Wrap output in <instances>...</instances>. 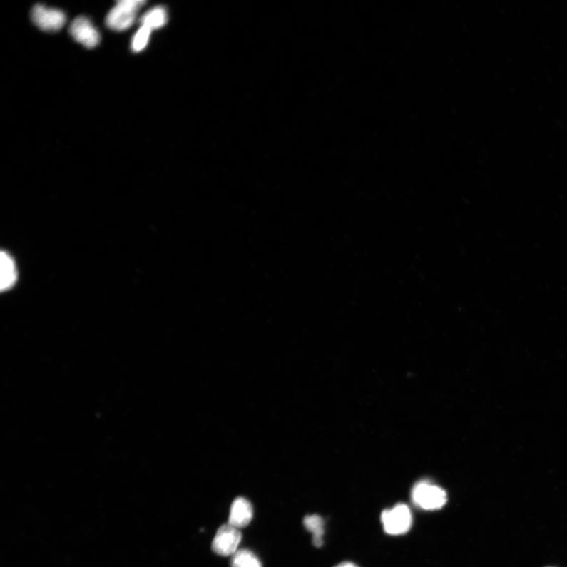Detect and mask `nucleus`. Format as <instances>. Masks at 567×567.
I'll return each instance as SVG.
<instances>
[{"label":"nucleus","instance_id":"1","mask_svg":"<svg viewBox=\"0 0 567 567\" xmlns=\"http://www.w3.org/2000/svg\"><path fill=\"white\" fill-rule=\"evenodd\" d=\"M146 4L143 0H121L106 18V24L117 32L130 29L137 19L138 12Z\"/></svg>","mask_w":567,"mask_h":567},{"label":"nucleus","instance_id":"2","mask_svg":"<svg viewBox=\"0 0 567 567\" xmlns=\"http://www.w3.org/2000/svg\"><path fill=\"white\" fill-rule=\"evenodd\" d=\"M412 500L422 509L434 511L443 508L448 501V496L442 488L422 481L412 489Z\"/></svg>","mask_w":567,"mask_h":567},{"label":"nucleus","instance_id":"3","mask_svg":"<svg viewBox=\"0 0 567 567\" xmlns=\"http://www.w3.org/2000/svg\"><path fill=\"white\" fill-rule=\"evenodd\" d=\"M384 531L390 535H402L409 531L412 525V512L406 504H399L384 510L381 516Z\"/></svg>","mask_w":567,"mask_h":567},{"label":"nucleus","instance_id":"4","mask_svg":"<svg viewBox=\"0 0 567 567\" xmlns=\"http://www.w3.org/2000/svg\"><path fill=\"white\" fill-rule=\"evenodd\" d=\"M34 24L44 32L59 31L66 24V16L64 12L55 9H48L41 4L36 5L31 12Z\"/></svg>","mask_w":567,"mask_h":567},{"label":"nucleus","instance_id":"5","mask_svg":"<svg viewBox=\"0 0 567 567\" xmlns=\"http://www.w3.org/2000/svg\"><path fill=\"white\" fill-rule=\"evenodd\" d=\"M241 539L240 529L227 523L218 529L213 542V550L219 556H233L239 550Z\"/></svg>","mask_w":567,"mask_h":567},{"label":"nucleus","instance_id":"6","mask_svg":"<svg viewBox=\"0 0 567 567\" xmlns=\"http://www.w3.org/2000/svg\"><path fill=\"white\" fill-rule=\"evenodd\" d=\"M70 34L76 41L86 48L93 49L101 42V34L92 22L84 16L75 19L70 27Z\"/></svg>","mask_w":567,"mask_h":567},{"label":"nucleus","instance_id":"7","mask_svg":"<svg viewBox=\"0 0 567 567\" xmlns=\"http://www.w3.org/2000/svg\"><path fill=\"white\" fill-rule=\"evenodd\" d=\"M253 518V508L247 499L238 497L232 504L229 524L239 529L250 524Z\"/></svg>","mask_w":567,"mask_h":567},{"label":"nucleus","instance_id":"8","mask_svg":"<svg viewBox=\"0 0 567 567\" xmlns=\"http://www.w3.org/2000/svg\"><path fill=\"white\" fill-rule=\"evenodd\" d=\"M0 268H1V290L6 291L12 288L13 285L17 281V268L16 265L12 257L6 252H1V259H0Z\"/></svg>","mask_w":567,"mask_h":567},{"label":"nucleus","instance_id":"9","mask_svg":"<svg viewBox=\"0 0 567 567\" xmlns=\"http://www.w3.org/2000/svg\"><path fill=\"white\" fill-rule=\"evenodd\" d=\"M168 21V14L163 6H155L149 10L141 18L140 24L151 30L160 29Z\"/></svg>","mask_w":567,"mask_h":567},{"label":"nucleus","instance_id":"10","mask_svg":"<svg viewBox=\"0 0 567 567\" xmlns=\"http://www.w3.org/2000/svg\"><path fill=\"white\" fill-rule=\"evenodd\" d=\"M304 526L308 531L313 534V543L317 548L323 544L325 523L322 517L317 515L307 516L304 519Z\"/></svg>","mask_w":567,"mask_h":567},{"label":"nucleus","instance_id":"11","mask_svg":"<svg viewBox=\"0 0 567 567\" xmlns=\"http://www.w3.org/2000/svg\"><path fill=\"white\" fill-rule=\"evenodd\" d=\"M231 567H262L260 558L250 550L240 549L232 556Z\"/></svg>","mask_w":567,"mask_h":567},{"label":"nucleus","instance_id":"12","mask_svg":"<svg viewBox=\"0 0 567 567\" xmlns=\"http://www.w3.org/2000/svg\"><path fill=\"white\" fill-rule=\"evenodd\" d=\"M153 30L149 28L141 26L133 37L131 47L134 52H141L145 50L148 46L150 34Z\"/></svg>","mask_w":567,"mask_h":567},{"label":"nucleus","instance_id":"13","mask_svg":"<svg viewBox=\"0 0 567 567\" xmlns=\"http://www.w3.org/2000/svg\"><path fill=\"white\" fill-rule=\"evenodd\" d=\"M335 567H358V566L350 562H344L336 566Z\"/></svg>","mask_w":567,"mask_h":567}]
</instances>
